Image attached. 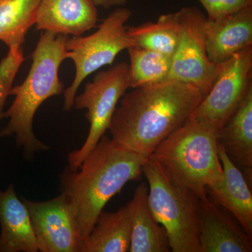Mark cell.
Instances as JSON below:
<instances>
[{
    "label": "cell",
    "instance_id": "cell-9",
    "mask_svg": "<svg viewBox=\"0 0 252 252\" xmlns=\"http://www.w3.org/2000/svg\"><path fill=\"white\" fill-rule=\"evenodd\" d=\"M252 86V46L220 63L216 80L190 119L221 128Z\"/></svg>",
    "mask_w": 252,
    "mask_h": 252
},
{
    "label": "cell",
    "instance_id": "cell-22",
    "mask_svg": "<svg viewBox=\"0 0 252 252\" xmlns=\"http://www.w3.org/2000/svg\"><path fill=\"white\" fill-rule=\"evenodd\" d=\"M24 60L23 48H20L9 49L7 55L0 61V122L4 118L5 102Z\"/></svg>",
    "mask_w": 252,
    "mask_h": 252
},
{
    "label": "cell",
    "instance_id": "cell-10",
    "mask_svg": "<svg viewBox=\"0 0 252 252\" xmlns=\"http://www.w3.org/2000/svg\"><path fill=\"white\" fill-rule=\"evenodd\" d=\"M22 200L29 212L39 252H79L81 238L77 212L64 193L44 202Z\"/></svg>",
    "mask_w": 252,
    "mask_h": 252
},
{
    "label": "cell",
    "instance_id": "cell-2",
    "mask_svg": "<svg viewBox=\"0 0 252 252\" xmlns=\"http://www.w3.org/2000/svg\"><path fill=\"white\" fill-rule=\"evenodd\" d=\"M148 158L103 135L83 160L79 171H72L67 167L63 172L61 191L75 208L81 243L109 200L127 182L140 178Z\"/></svg>",
    "mask_w": 252,
    "mask_h": 252
},
{
    "label": "cell",
    "instance_id": "cell-23",
    "mask_svg": "<svg viewBox=\"0 0 252 252\" xmlns=\"http://www.w3.org/2000/svg\"><path fill=\"white\" fill-rule=\"evenodd\" d=\"M210 21L220 19L244 8L252 6V0H198Z\"/></svg>",
    "mask_w": 252,
    "mask_h": 252
},
{
    "label": "cell",
    "instance_id": "cell-17",
    "mask_svg": "<svg viewBox=\"0 0 252 252\" xmlns=\"http://www.w3.org/2000/svg\"><path fill=\"white\" fill-rule=\"evenodd\" d=\"M148 193V185L141 183L127 203L132 226L129 252H170L166 230L155 220L149 208Z\"/></svg>",
    "mask_w": 252,
    "mask_h": 252
},
{
    "label": "cell",
    "instance_id": "cell-3",
    "mask_svg": "<svg viewBox=\"0 0 252 252\" xmlns=\"http://www.w3.org/2000/svg\"><path fill=\"white\" fill-rule=\"evenodd\" d=\"M67 38L64 34L43 32L32 54V63L27 77L10 91V95H14L15 98L4 112V118H9V121L0 130V137L14 136L16 147L23 149L26 157L49 149L34 135L33 120L43 102L63 92L64 84L60 80L59 69L67 59Z\"/></svg>",
    "mask_w": 252,
    "mask_h": 252
},
{
    "label": "cell",
    "instance_id": "cell-4",
    "mask_svg": "<svg viewBox=\"0 0 252 252\" xmlns=\"http://www.w3.org/2000/svg\"><path fill=\"white\" fill-rule=\"evenodd\" d=\"M220 130L210 123L189 119L162 141L149 158L199 197L207 195V187L220 182L223 174L218 154Z\"/></svg>",
    "mask_w": 252,
    "mask_h": 252
},
{
    "label": "cell",
    "instance_id": "cell-12",
    "mask_svg": "<svg viewBox=\"0 0 252 252\" xmlns=\"http://www.w3.org/2000/svg\"><path fill=\"white\" fill-rule=\"evenodd\" d=\"M218 154L223 169L222 178L207 187V197L229 212L252 238V194L250 183L219 143Z\"/></svg>",
    "mask_w": 252,
    "mask_h": 252
},
{
    "label": "cell",
    "instance_id": "cell-21",
    "mask_svg": "<svg viewBox=\"0 0 252 252\" xmlns=\"http://www.w3.org/2000/svg\"><path fill=\"white\" fill-rule=\"evenodd\" d=\"M127 51L130 61V88L144 87L166 80L172 56L135 45Z\"/></svg>",
    "mask_w": 252,
    "mask_h": 252
},
{
    "label": "cell",
    "instance_id": "cell-24",
    "mask_svg": "<svg viewBox=\"0 0 252 252\" xmlns=\"http://www.w3.org/2000/svg\"><path fill=\"white\" fill-rule=\"evenodd\" d=\"M97 6H101L104 9L112 7H121L127 3V0H92Z\"/></svg>",
    "mask_w": 252,
    "mask_h": 252
},
{
    "label": "cell",
    "instance_id": "cell-20",
    "mask_svg": "<svg viewBox=\"0 0 252 252\" xmlns=\"http://www.w3.org/2000/svg\"><path fill=\"white\" fill-rule=\"evenodd\" d=\"M127 30L135 46L172 56L180 34L179 11L162 14L157 22L148 21Z\"/></svg>",
    "mask_w": 252,
    "mask_h": 252
},
{
    "label": "cell",
    "instance_id": "cell-13",
    "mask_svg": "<svg viewBox=\"0 0 252 252\" xmlns=\"http://www.w3.org/2000/svg\"><path fill=\"white\" fill-rule=\"evenodd\" d=\"M97 21L92 0H41L35 25L37 31L77 36L95 28Z\"/></svg>",
    "mask_w": 252,
    "mask_h": 252
},
{
    "label": "cell",
    "instance_id": "cell-19",
    "mask_svg": "<svg viewBox=\"0 0 252 252\" xmlns=\"http://www.w3.org/2000/svg\"><path fill=\"white\" fill-rule=\"evenodd\" d=\"M41 0H0V41L9 49L23 48L26 36L35 25Z\"/></svg>",
    "mask_w": 252,
    "mask_h": 252
},
{
    "label": "cell",
    "instance_id": "cell-7",
    "mask_svg": "<svg viewBox=\"0 0 252 252\" xmlns=\"http://www.w3.org/2000/svg\"><path fill=\"white\" fill-rule=\"evenodd\" d=\"M130 88V67L127 63H117L97 73L84 91L75 97L73 107L86 109L90 130L82 147L68 155L69 167L77 171L83 160L108 130L117 104Z\"/></svg>",
    "mask_w": 252,
    "mask_h": 252
},
{
    "label": "cell",
    "instance_id": "cell-6",
    "mask_svg": "<svg viewBox=\"0 0 252 252\" xmlns=\"http://www.w3.org/2000/svg\"><path fill=\"white\" fill-rule=\"evenodd\" d=\"M131 15L130 10L118 7L91 35L67 38V59L75 64L76 73L72 84L64 92V111L72 109L78 89L86 78L112 64L121 52L135 45L126 26Z\"/></svg>",
    "mask_w": 252,
    "mask_h": 252
},
{
    "label": "cell",
    "instance_id": "cell-1",
    "mask_svg": "<svg viewBox=\"0 0 252 252\" xmlns=\"http://www.w3.org/2000/svg\"><path fill=\"white\" fill-rule=\"evenodd\" d=\"M203 97L196 88L175 80L135 88L116 109L108 128L111 138L149 158L190 119Z\"/></svg>",
    "mask_w": 252,
    "mask_h": 252
},
{
    "label": "cell",
    "instance_id": "cell-15",
    "mask_svg": "<svg viewBox=\"0 0 252 252\" xmlns=\"http://www.w3.org/2000/svg\"><path fill=\"white\" fill-rule=\"evenodd\" d=\"M0 252H37L31 217L14 185L0 190Z\"/></svg>",
    "mask_w": 252,
    "mask_h": 252
},
{
    "label": "cell",
    "instance_id": "cell-18",
    "mask_svg": "<svg viewBox=\"0 0 252 252\" xmlns=\"http://www.w3.org/2000/svg\"><path fill=\"white\" fill-rule=\"evenodd\" d=\"M131 228L127 204L114 212L102 211L91 233L81 243L79 252H129Z\"/></svg>",
    "mask_w": 252,
    "mask_h": 252
},
{
    "label": "cell",
    "instance_id": "cell-16",
    "mask_svg": "<svg viewBox=\"0 0 252 252\" xmlns=\"http://www.w3.org/2000/svg\"><path fill=\"white\" fill-rule=\"evenodd\" d=\"M218 143L249 183L252 176V86L219 132Z\"/></svg>",
    "mask_w": 252,
    "mask_h": 252
},
{
    "label": "cell",
    "instance_id": "cell-8",
    "mask_svg": "<svg viewBox=\"0 0 252 252\" xmlns=\"http://www.w3.org/2000/svg\"><path fill=\"white\" fill-rule=\"evenodd\" d=\"M178 11L179 40L166 80L193 86L205 96L220 71V64L212 63L207 55L205 33L207 17L195 6H185Z\"/></svg>",
    "mask_w": 252,
    "mask_h": 252
},
{
    "label": "cell",
    "instance_id": "cell-5",
    "mask_svg": "<svg viewBox=\"0 0 252 252\" xmlns=\"http://www.w3.org/2000/svg\"><path fill=\"white\" fill-rule=\"evenodd\" d=\"M142 173L149 183L148 203L166 230L171 252H201L198 233L200 197L175 182L159 164L147 159Z\"/></svg>",
    "mask_w": 252,
    "mask_h": 252
},
{
    "label": "cell",
    "instance_id": "cell-11",
    "mask_svg": "<svg viewBox=\"0 0 252 252\" xmlns=\"http://www.w3.org/2000/svg\"><path fill=\"white\" fill-rule=\"evenodd\" d=\"M198 233L201 252H252V239L238 220L207 195L200 197Z\"/></svg>",
    "mask_w": 252,
    "mask_h": 252
},
{
    "label": "cell",
    "instance_id": "cell-14",
    "mask_svg": "<svg viewBox=\"0 0 252 252\" xmlns=\"http://www.w3.org/2000/svg\"><path fill=\"white\" fill-rule=\"evenodd\" d=\"M209 59L220 64L252 46V6L205 23Z\"/></svg>",
    "mask_w": 252,
    "mask_h": 252
}]
</instances>
